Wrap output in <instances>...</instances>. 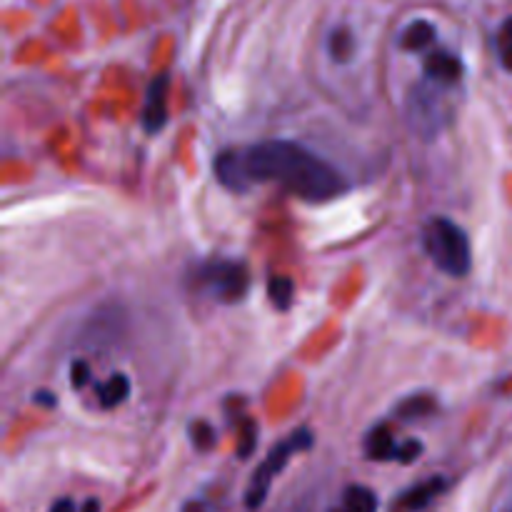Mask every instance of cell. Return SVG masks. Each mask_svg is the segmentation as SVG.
Segmentation results:
<instances>
[{"label":"cell","mask_w":512,"mask_h":512,"mask_svg":"<svg viewBox=\"0 0 512 512\" xmlns=\"http://www.w3.org/2000/svg\"><path fill=\"white\" fill-rule=\"evenodd\" d=\"M190 438H193V445L198 450H210L215 445V430L208 423H195L190 428Z\"/></svg>","instance_id":"cell-17"},{"label":"cell","mask_w":512,"mask_h":512,"mask_svg":"<svg viewBox=\"0 0 512 512\" xmlns=\"http://www.w3.org/2000/svg\"><path fill=\"white\" fill-rule=\"evenodd\" d=\"M328 48H330V55H333L338 63H345V60L353 58V53H355L353 33H350L348 28H335L333 35H330V40H328Z\"/></svg>","instance_id":"cell-14"},{"label":"cell","mask_w":512,"mask_h":512,"mask_svg":"<svg viewBox=\"0 0 512 512\" xmlns=\"http://www.w3.org/2000/svg\"><path fill=\"white\" fill-rule=\"evenodd\" d=\"M420 453H423V443H418V440H408V443L398 445V453H395V460H400V463H413V460L420 458Z\"/></svg>","instance_id":"cell-18"},{"label":"cell","mask_w":512,"mask_h":512,"mask_svg":"<svg viewBox=\"0 0 512 512\" xmlns=\"http://www.w3.org/2000/svg\"><path fill=\"white\" fill-rule=\"evenodd\" d=\"M215 178L220 180V185H225L228 190H235V193H245L250 188L240 150H225V153H220L215 158Z\"/></svg>","instance_id":"cell-7"},{"label":"cell","mask_w":512,"mask_h":512,"mask_svg":"<svg viewBox=\"0 0 512 512\" xmlns=\"http://www.w3.org/2000/svg\"><path fill=\"white\" fill-rule=\"evenodd\" d=\"M365 453H368L370 460H395V453H398V445H395L393 433H390L385 425L375 428L373 433L365 440Z\"/></svg>","instance_id":"cell-9"},{"label":"cell","mask_w":512,"mask_h":512,"mask_svg":"<svg viewBox=\"0 0 512 512\" xmlns=\"http://www.w3.org/2000/svg\"><path fill=\"white\" fill-rule=\"evenodd\" d=\"M308 448H313V433H310L308 428H300V430H295L288 440H283V443H278L273 450H270V455L265 458V463L255 470L253 483H250L248 495H245V503H248L250 510H258L260 505L265 503L270 480H273L278 473H283V468L288 465V460L293 458L298 450H308Z\"/></svg>","instance_id":"cell-3"},{"label":"cell","mask_w":512,"mask_h":512,"mask_svg":"<svg viewBox=\"0 0 512 512\" xmlns=\"http://www.w3.org/2000/svg\"><path fill=\"white\" fill-rule=\"evenodd\" d=\"M195 278H198V283L205 290H210L225 305L240 303L248 295L250 288L248 268L243 263H235V260H213V263H205Z\"/></svg>","instance_id":"cell-4"},{"label":"cell","mask_w":512,"mask_h":512,"mask_svg":"<svg viewBox=\"0 0 512 512\" xmlns=\"http://www.w3.org/2000/svg\"><path fill=\"white\" fill-rule=\"evenodd\" d=\"M433 40H435V28L433 23H428V20H413V23L400 33V45H403L405 50H413V53L425 50Z\"/></svg>","instance_id":"cell-10"},{"label":"cell","mask_w":512,"mask_h":512,"mask_svg":"<svg viewBox=\"0 0 512 512\" xmlns=\"http://www.w3.org/2000/svg\"><path fill=\"white\" fill-rule=\"evenodd\" d=\"M423 248L435 268L450 278H465L473 268V250L465 230L448 218H433L423 228Z\"/></svg>","instance_id":"cell-2"},{"label":"cell","mask_w":512,"mask_h":512,"mask_svg":"<svg viewBox=\"0 0 512 512\" xmlns=\"http://www.w3.org/2000/svg\"><path fill=\"white\" fill-rule=\"evenodd\" d=\"M498 55L503 68L512 73V18L505 20L498 30Z\"/></svg>","instance_id":"cell-16"},{"label":"cell","mask_w":512,"mask_h":512,"mask_svg":"<svg viewBox=\"0 0 512 512\" xmlns=\"http://www.w3.org/2000/svg\"><path fill=\"white\" fill-rule=\"evenodd\" d=\"M90 380V368L85 360H75L73 368H70V383H73V388H85Z\"/></svg>","instance_id":"cell-19"},{"label":"cell","mask_w":512,"mask_h":512,"mask_svg":"<svg viewBox=\"0 0 512 512\" xmlns=\"http://www.w3.org/2000/svg\"><path fill=\"white\" fill-rule=\"evenodd\" d=\"M268 295L275 308L288 310L295 300V283L288 275H273L268 283Z\"/></svg>","instance_id":"cell-13"},{"label":"cell","mask_w":512,"mask_h":512,"mask_svg":"<svg viewBox=\"0 0 512 512\" xmlns=\"http://www.w3.org/2000/svg\"><path fill=\"white\" fill-rule=\"evenodd\" d=\"M130 395V380L123 373H115L105 380L103 385H98V403L105 410L118 408L120 403H125Z\"/></svg>","instance_id":"cell-8"},{"label":"cell","mask_w":512,"mask_h":512,"mask_svg":"<svg viewBox=\"0 0 512 512\" xmlns=\"http://www.w3.org/2000/svg\"><path fill=\"white\" fill-rule=\"evenodd\" d=\"M83 512H100V503L98 500H88V503L83 505Z\"/></svg>","instance_id":"cell-22"},{"label":"cell","mask_w":512,"mask_h":512,"mask_svg":"<svg viewBox=\"0 0 512 512\" xmlns=\"http://www.w3.org/2000/svg\"><path fill=\"white\" fill-rule=\"evenodd\" d=\"M340 512H378V495L363 485H350L343 493Z\"/></svg>","instance_id":"cell-11"},{"label":"cell","mask_w":512,"mask_h":512,"mask_svg":"<svg viewBox=\"0 0 512 512\" xmlns=\"http://www.w3.org/2000/svg\"><path fill=\"white\" fill-rule=\"evenodd\" d=\"M240 438H243V443L238 445V455L240 458H248L255 448V425L250 423V420L248 423H243V435H240Z\"/></svg>","instance_id":"cell-20"},{"label":"cell","mask_w":512,"mask_h":512,"mask_svg":"<svg viewBox=\"0 0 512 512\" xmlns=\"http://www.w3.org/2000/svg\"><path fill=\"white\" fill-rule=\"evenodd\" d=\"M50 512H75V505H73V500L63 498V500H58V503L53 505V510H50Z\"/></svg>","instance_id":"cell-21"},{"label":"cell","mask_w":512,"mask_h":512,"mask_svg":"<svg viewBox=\"0 0 512 512\" xmlns=\"http://www.w3.org/2000/svg\"><path fill=\"white\" fill-rule=\"evenodd\" d=\"M463 75V63L458 55L448 53V50H435L425 58V78L438 88H450V85L460 83Z\"/></svg>","instance_id":"cell-6"},{"label":"cell","mask_w":512,"mask_h":512,"mask_svg":"<svg viewBox=\"0 0 512 512\" xmlns=\"http://www.w3.org/2000/svg\"><path fill=\"white\" fill-rule=\"evenodd\" d=\"M245 175L253 183H278L308 203H328L348 190L343 173L293 140H265L240 150Z\"/></svg>","instance_id":"cell-1"},{"label":"cell","mask_w":512,"mask_h":512,"mask_svg":"<svg viewBox=\"0 0 512 512\" xmlns=\"http://www.w3.org/2000/svg\"><path fill=\"white\" fill-rule=\"evenodd\" d=\"M443 488H445V483L440 478H433V480H428V483H423V485H418V488H413L410 490V493H405L403 495V505L408 510H420V508H425V505L430 503V500L435 498V495L438 493H443Z\"/></svg>","instance_id":"cell-12"},{"label":"cell","mask_w":512,"mask_h":512,"mask_svg":"<svg viewBox=\"0 0 512 512\" xmlns=\"http://www.w3.org/2000/svg\"><path fill=\"white\" fill-rule=\"evenodd\" d=\"M438 408L435 400L430 395H413L405 403L398 405V418L403 420H413V418H423V415H430L433 410Z\"/></svg>","instance_id":"cell-15"},{"label":"cell","mask_w":512,"mask_h":512,"mask_svg":"<svg viewBox=\"0 0 512 512\" xmlns=\"http://www.w3.org/2000/svg\"><path fill=\"white\" fill-rule=\"evenodd\" d=\"M168 88H170V78L168 73H160L158 78L150 83L148 95H145V105H143V128L148 133H158V130L165 128L168 123Z\"/></svg>","instance_id":"cell-5"}]
</instances>
